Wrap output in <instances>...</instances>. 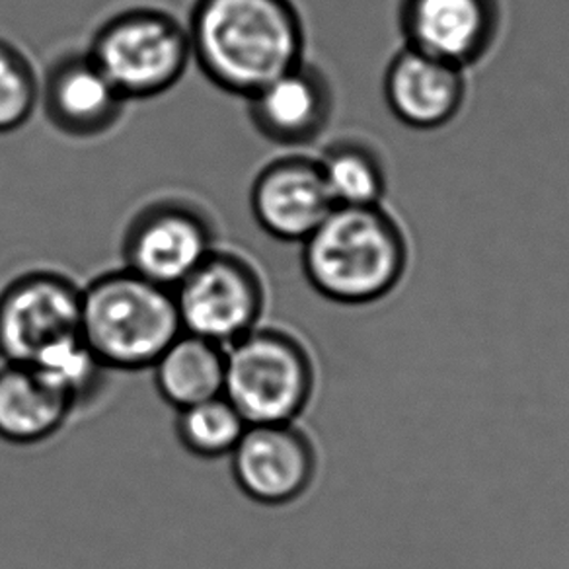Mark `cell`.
<instances>
[{"mask_svg": "<svg viewBox=\"0 0 569 569\" xmlns=\"http://www.w3.org/2000/svg\"><path fill=\"white\" fill-rule=\"evenodd\" d=\"M499 26V0H402L400 4L403 46L465 71L488 56Z\"/></svg>", "mask_w": 569, "mask_h": 569, "instance_id": "10", "label": "cell"}, {"mask_svg": "<svg viewBox=\"0 0 569 569\" xmlns=\"http://www.w3.org/2000/svg\"><path fill=\"white\" fill-rule=\"evenodd\" d=\"M176 437L186 452L203 460L229 459L244 436V418L224 395L176 411Z\"/></svg>", "mask_w": 569, "mask_h": 569, "instance_id": "18", "label": "cell"}, {"mask_svg": "<svg viewBox=\"0 0 569 569\" xmlns=\"http://www.w3.org/2000/svg\"><path fill=\"white\" fill-rule=\"evenodd\" d=\"M336 207L382 206L387 174L377 152L361 142H336L318 159Z\"/></svg>", "mask_w": 569, "mask_h": 569, "instance_id": "17", "label": "cell"}, {"mask_svg": "<svg viewBox=\"0 0 569 569\" xmlns=\"http://www.w3.org/2000/svg\"><path fill=\"white\" fill-rule=\"evenodd\" d=\"M180 333L174 291L127 268L82 287L80 336L108 371H149Z\"/></svg>", "mask_w": 569, "mask_h": 569, "instance_id": "3", "label": "cell"}, {"mask_svg": "<svg viewBox=\"0 0 569 569\" xmlns=\"http://www.w3.org/2000/svg\"><path fill=\"white\" fill-rule=\"evenodd\" d=\"M213 230L206 217L176 201L144 209L127 230L126 268L174 291L213 252Z\"/></svg>", "mask_w": 569, "mask_h": 569, "instance_id": "9", "label": "cell"}, {"mask_svg": "<svg viewBox=\"0 0 569 569\" xmlns=\"http://www.w3.org/2000/svg\"><path fill=\"white\" fill-rule=\"evenodd\" d=\"M41 100L49 121L80 139L110 131L126 110V100L88 53L59 59L48 72Z\"/></svg>", "mask_w": 569, "mask_h": 569, "instance_id": "14", "label": "cell"}, {"mask_svg": "<svg viewBox=\"0 0 569 569\" xmlns=\"http://www.w3.org/2000/svg\"><path fill=\"white\" fill-rule=\"evenodd\" d=\"M250 118L266 139L283 147L317 141L332 118V88L325 74L301 63L248 98Z\"/></svg>", "mask_w": 569, "mask_h": 569, "instance_id": "13", "label": "cell"}, {"mask_svg": "<svg viewBox=\"0 0 569 569\" xmlns=\"http://www.w3.org/2000/svg\"><path fill=\"white\" fill-rule=\"evenodd\" d=\"M74 416L71 403L28 365H0V441L14 447L48 443Z\"/></svg>", "mask_w": 569, "mask_h": 569, "instance_id": "15", "label": "cell"}, {"mask_svg": "<svg viewBox=\"0 0 569 569\" xmlns=\"http://www.w3.org/2000/svg\"><path fill=\"white\" fill-rule=\"evenodd\" d=\"M256 221L269 237L302 244L336 209L318 160L284 157L261 170L250 193Z\"/></svg>", "mask_w": 569, "mask_h": 569, "instance_id": "11", "label": "cell"}, {"mask_svg": "<svg viewBox=\"0 0 569 569\" xmlns=\"http://www.w3.org/2000/svg\"><path fill=\"white\" fill-rule=\"evenodd\" d=\"M312 392V357L283 328L258 326L227 348L224 398L248 426L295 423Z\"/></svg>", "mask_w": 569, "mask_h": 569, "instance_id": "4", "label": "cell"}, {"mask_svg": "<svg viewBox=\"0 0 569 569\" xmlns=\"http://www.w3.org/2000/svg\"><path fill=\"white\" fill-rule=\"evenodd\" d=\"M152 382L176 411L224 395L227 348L182 332L152 363Z\"/></svg>", "mask_w": 569, "mask_h": 569, "instance_id": "16", "label": "cell"}, {"mask_svg": "<svg viewBox=\"0 0 569 569\" xmlns=\"http://www.w3.org/2000/svg\"><path fill=\"white\" fill-rule=\"evenodd\" d=\"M229 460L238 490L263 507L293 503L317 476V451L297 423L246 427Z\"/></svg>", "mask_w": 569, "mask_h": 569, "instance_id": "8", "label": "cell"}, {"mask_svg": "<svg viewBox=\"0 0 569 569\" xmlns=\"http://www.w3.org/2000/svg\"><path fill=\"white\" fill-rule=\"evenodd\" d=\"M40 102V79L30 59L0 40V134L24 127Z\"/></svg>", "mask_w": 569, "mask_h": 569, "instance_id": "19", "label": "cell"}, {"mask_svg": "<svg viewBox=\"0 0 569 569\" xmlns=\"http://www.w3.org/2000/svg\"><path fill=\"white\" fill-rule=\"evenodd\" d=\"M188 36L207 79L246 100L305 63V26L291 0H198Z\"/></svg>", "mask_w": 569, "mask_h": 569, "instance_id": "1", "label": "cell"}, {"mask_svg": "<svg viewBox=\"0 0 569 569\" xmlns=\"http://www.w3.org/2000/svg\"><path fill=\"white\" fill-rule=\"evenodd\" d=\"M406 266V234L382 206L336 207L302 242V271L310 287L340 305L387 297Z\"/></svg>", "mask_w": 569, "mask_h": 569, "instance_id": "2", "label": "cell"}, {"mask_svg": "<svg viewBox=\"0 0 569 569\" xmlns=\"http://www.w3.org/2000/svg\"><path fill=\"white\" fill-rule=\"evenodd\" d=\"M82 287L57 271H30L0 291V361L36 365L80 338Z\"/></svg>", "mask_w": 569, "mask_h": 569, "instance_id": "7", "label": "cell"}, {"mask_svg": "<svg viewBox=\"0 0 569 569\" xmlns=\"http://www.w3.org/2000/svg\"><path fill=\"white\" fill-rule=\"evenodd\" d=\"M457 64L403 46L385 72V100L400 123L416 131L449 126L467 98V74Z\"/></svg>", "mask_w": 569, "mask_h": 569, "instance_id": "12", "label": "cell"}, {"mask_svg": "<svg viewBox=\"0 0 569 569\" xmlns=\"http://www.w3.org/2000/svg\"><path fill=\"white\" fill-rule=\"evenodd\" d=\"M182 332L229 348L261 326L266 284L260 271L237 253L214 248L174 289Z\"/></svg>", "mask_w": 569, "mask_h": 569, "instance_id": "6", "label": "cell"}, {"mask_svg": "<svg viewBox=\"0 0 569 569\" xmlns=\"http://www.w3.org/2000/svg\"><path fill=\"white\" fill-rule=\"evenodd\" d=\"M88 56L126 102L149 100L182 80L191 61L190 36L162 10H126L94 33Z\"/></svg>", "mask_w": 569, "mask_h": 569, "instance_id": "5", "label": "cell"}]
</instances>
